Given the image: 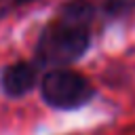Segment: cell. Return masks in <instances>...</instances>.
<instances>
[{
    "label": "cell",
    "instance_id": "6da1fadb",
    "mask_svg": "<svg viewBox=\"0 0 135 135\" xmlns=\"http://www.w3.org/2000/svg\"><path fill=\"white\" fill-rule=\"evenodd\" d=\"M97 19V4L91 0H68L59 6L36 40L38 68H63L80 57L91 46V27Z\"/></svg>",
    "mask_w": 135,
    "mask_h": 135
},
{
    "label": "cell",
    "instance_id": "7a4b0ae2",
    "mask_svg": "<svg viewBox=\"0 0 135 135\" xmlns=\"http://www.w3.org/2000/svg\"><path fill=\"white\" fill-rule=\"evenodd\" d=\"M40 95L44 103L55 110H78L97 95V89L84 74L70 68H57L42 76Z\"/></svg>",
    "mask_w": 135,
    "mask_h": 135
},
{
    "label": "cell",
    "instance_id": "3957f363",
    "mask_svg": "<svg viewBox=\"0 0 135 135\" xmlns=\"http://www.w3.org/2000/svg\"><path fill=\"white\" fill-rule=\"evenodd\" d=\"M38 74H40V68L34 63V61H15V63H8L2 74H0V86L4 91L6 97H23L27 95L36 84H38Z\"/></svg>",
    "mask_w": 135,
    "mask_h": 135
},
{
    "label": "cell",
    "instance_id": "277c9868",
    "mask_svg": "<svg viewBox=\"0 0 135 135\" xmlns=\"http://www.w3.org/2000/svg\"><path fill=\"white\" fill-rule=\"evenodd\" d=\"M135 11V0H101L97 6V17L101 15L105 21H118L129 17Z\"/></svg>",
    "mask_w": 135,
    "mask_h": 135
},
{
    "label": "cell",
    "instance_id": "5b68a950",
    "mask_svg": "<svg viewBox=\"0 0 135 135\" xmlns=\"http://www.w3.org/2000/svg\"><path fill=\"white\" fill-rule=\"evenodd\" d=\"M30 2H36V0H13V6H23V4H30Z\"/></svg>",
    "mask_w": 135,
    "mask_h": 135
}]
</instances>
